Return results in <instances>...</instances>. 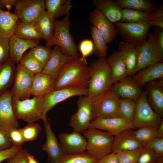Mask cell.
Masks as SVG:
<instances>
[{"label": "cell", "mask_w": 163, "mask_h": 163, "mask_svg": "<svg viewBox=\"0 0 163 163\" xmlns=\"http://www.w3.org/2000/svg\"><path fill=\"white\" fill-rule=\"evenodd\" d=\"M90 79L86 59H74L63 66L56 81L54 90L66 88H88Z\"/></svg>", "instance_id": "1"}, {"label": "cell", "mask_w": 163, "mask_h": 163, "mask_svg": "<svg viewBox=\"0 0 163 163\" xmlns=\"http://www.w3.org/2000/svg\"><path fill=\"white\" fill-rule=\"evenodd\" d=\"M70 17L69 13L60 20H54V33L46 46L51 48L57 45L63 54L76 59L81 57V55L78 53V46L70 33V27L72 24Z\"/></svg>", "instance_id": "2"}, {"label": "cell", "mask_w": 163, "mask_h": 163, "mask_svg": "<svg viewBox=\"0 0 163 163\" xmlns=\"http://www.w3.org/2000/svg\"><path fill=\"white\" fill-rule=\"evenodd\" d=\"M90 79L88 96L90 98L110 90L112 84L110 69L106 58H98L89 66Z\"/></svg>", "instance_id": "3"}, {"label": "cell", "mask_w": 163, "mask_h": 163, "mask_svg": "<svg viewBox=\"0 0 163 163\" xmlns=\"http://www.w3.org/2000/svg\"><path fill=\"white\" fill-rule=\"evenodd\" d=\"M13 111L16 119L28 123L42 120L44 109L43 95L21 100L12 97Z\"/></svg>", "instance_id": "4"}, {"label": "cell", "mask_w": 163, "mask_h": 163, "mask_svg": "<svg viewBox=\"0 0 163 163\" xmlns=\"http://www.w3.org/2000/svg\"><path fill=\"white\" fill-rule=\"evenodd\" d=\"M87 141L86 152L99 159L112 152L114 136L100 129L89 128L83 133Z\"/></svg>", "instance_id": "5"}, {"label": "cell", "mask_w": 163, "mask_h": 163, "mask_svg": "<svg viewBox=\"0 0 163 163\" xmlns=\"http://www.w3.org/2000/svg\"><path fill=\"white\" fill-rule=\"evenodd\" d=\"M91 99L92 108V120L97 118L118 117V107L119 98L110 90Z\"/></svg>", "instance_id": "6"}, {"label": "cell", "mask_w": 163, "mask_h": 163, "mask_svg": "<svg viewBox=\"0 0 163 163\" xmlns=\"http://www.w3.org/2000/svg\"><path fill=\"white\" fill-rule=\"evenodd\" d=\"M115 24L124 41L135 47L146 40L152 27L146 21L133 23L119 21Z\"/></svg>", "instance_id": "7"}, {"label": "cell", "mask_w": 163, "mask_h": 163, "mask_svg": "<svg viewBox=\"0 0 163 163\" xmlns=\"http://www.w3.org/2000/svg\"><path fill=\"white\" fill-rule=\"evenodd\" d=\"M146 96V91H142L135 101L136 109L132 123L138 128L150 126L158 128L163 119L152 110Z\"/></svg>", "instance_id": "8"}, {"label": "cell", "mask_w": 163, "mask_h": 163, "mask_svg": "<svg viewBox=\"0 0 163 163\" xmlns=\"http://www.w3.org/2000/svg\"><path fill=\"white\" fill-rule=\"evenodd\" d=\"M77 104V110L71 116L69 125L74 131L82 133L89 128L92 120L91 99L88 96H79Z\"/></svg>", "instance_id": "9"}, {"label": "cell", "mask_w": 163, "mask_h": 163, "mask_svg": "<svg viewBox=\"0 0 163 163\" xmlns=\"http://www.w3.org/2000/svg\"><path fill=\"white\" fill-rule=\"evenodd\" d=\"M34 75L19 63L17 64L13 84L10 90L12 98L21 100L30 98L32 95Z\"/></svg>", "instance_id": "10"}, {"label": "cell", "mask_w": 163, "mask_h": 163, "mask_svg": "<svg viewBox=\"0 0 163 163\" xmlns=\"http://www.w3.org/2000/svg\"><path fill=\"white\" fill-rule=\"evenodd\" d=\"M87 96L88 88H66L53 90L43 95L44 109L42 120L44 124L48 121L46 115L56 104L72 97Z\"/></svg>", "instance_id": "11"}, {"label": "cell", "mask_w": 163, "mask_h": 163, "mask_svg": "<svg viewBox=\"0 0 163 163\" xmlns=\"http://www.w3.org/2000/svg\"><path fill=\"white\" fill-rule=\"evenodd\" d=\"M137 64L135 73L140 70L160 62L156 51L153 32L149 31L147 39L136 47Z\"/></svg>", "instance_id": "12"}, {"label": "cell", "mask_w": 163, "mask_h": 163, "mask_svg": "<svg viewBox=\"0 0 163 163\" xmlns=\"http://www.w3.org/2000/svg\"><path fill=\"white\" fill-rule=\"evenodd\" d=\"M44 0H17L14 13L24 22H33L45 10Z\"/></svg>", "instance_id": "13"}, {"label": "cell", "mask_w": 163, "mask_h": 163, "mask_svg": "<svg viewBox=\"0 0 163 163\" xmlns=\"http://www.w3.org/2000/svg\"><path fill=\"white\" fill-rule=\"evenodd\" d=\"M135 128L132 123L118 117L94 119L91 121L88 128L100 129L114 136L125 130Z\"/></svg>", "instance_id": "14"}, {"label": "cell", "mask_w": 163, "mask_h": 163, "mask_svg": "<svg viewBox=\"0 0 163 163\" xmlns=\"http://www.w3.org/2000/svg\"><path fill=\"white\" fill-rule=\"evenodd\" d=\"M19 126L13 110L11 91L8 90L0 96V126L6 133Z\"/></svg>", "instance_id": "15"}, {"label": "cell", "mask_w": 163, "mask_h": 163, "mask_svg": "<svg viewBox=\"0 0 163 163\" xmlns=\"http://www.w3.org/2000/svg\"><path fill=\"white\" fill-rule=\"evenodd\" d=\"M63 154L71 155L85 152L87 141L81 133L73 131L70 133H61L59 136Z\"/></svg>", "instance_id": "16"}, {"label": "cell", "mask_w": 163, "mask_h": 163, "mask_svg": "<svg viewBox=\"0 0 163 163\" xmlns=\"http://www.w3.org/2000/svg\"><path fill=\"white\" fill-rule=\"evenodd\" d=\"M89 19L90 23L97 28L107 43L116 37L118 33L115 24L99 11L94 8L90 12Z\"/></svg>", "instance_id": "17"}, {"label": "cell", "mask_w": 163, "mask_h": 163, "mask_svg": "<svg viewBox=\"0 0 163 163\" xmlns=\"http://www.w3.org/2000/svg\"><path fill=\"white\" fill-rule=\"evenodd\" d=\"M110 90L119 98L134 101L138 99L142 91L141 87L131 77L128 76L113 84Z\"/></svg>", "instance_id": "18"}, {"label": "cell", "mask_w": 163, "mask_h": 163, "mask_svg": "<svg viewBox=\"0 0 163 163\" xmlns=\"http://www.w3.org/2000/svg\"><path fill=\"white\" fill-rule=\"evenodd\" d=\"M147 99L152 110L163 117V78L149 82L145 85Z\"/></svg>", "instance_id": "19"}, {"label": "cell", "mask_w": 163, "mask_h": 163, "mask_svg": "<svg viewBox=\"0 0 163 163\" xmlns=\"http://www.w3.org/2000/svg\"><path fill=\"white\" fill-rule=\"evenodd\" d=\"M46 141L42 145V149L47 154L49 163H57L63 153L59 142L52 130L49 121L44 124Z\"/></svg>", "instance_id": "20"}, {"label": "cell", "mask_w": 163, "mask_h": 163, "mask_svg": "<svg viewBox=\"0 0 163 163\" xmlns=\"http://www.w3.org/2000/svg\"><path fill=\"white\" fill-rule=\"evenodd\" d=\"M74 59L72 57L63 54L59 46H54L52 55L41 72L50 75L56 80L64 64Z\"/></svg>", "instance_id": "21"}, {"label": "cell", "mask_w": 163, "mask_h": 163, "mask_svg": "<svg viewBox=\"0 0 163 163\" xmlns=\"http://www.w3.org/2000/svg\"><path fill=\"white\" fill-rule=\"evenodd\" d=\"M131 129L125 130L114 136L112 152L115 154L121 152L141 149L143 146L136 139Z\"/></svg>", "instance_id": "22"}, {"label": "cell", "mask_w": 163, "mask_h": 163, "mask_svg": "<svg viewBox=\"0 0 163 163\" xmlns=\"http://www.w3.org/2000/svg\"><path fill=\"white\" fill-rule=\"evenodd\" d=\"M10 59L15 64L19 63L24 53L39 45L40 40H27L13 35L9 39Z\"/></svg>", "instance_id": "23"}, {"label": "cell", "mask_w": 163, "mask_h": 163, "mask_svg": "<svg viewBox=\"0 0 163 163\" xmlns=\"http://www.w3.org/2000/svg\"><path fill=\"white\" fill-rule=\"evenodd\" d=\"M131 78L140 87L163 78V62H157L142 69Z\"/></svg>", "instance_id": "24"}, {"label": "cell", "mask_w": 163, "mask_h": 163, "mask_svg": "<svg viewBox=\"0 0 163 163\" xmlns=\"http://www.w3.org/2000/svg\"><path fill=\"white\" fill-rule=\"evenodd\" d=\"M95 9L100 12L112 23L120 21L122 17V8L113 0H93Z\"/></svg>", "instance_id": "25"}, {"label": "cell", "mask_w": 163, "mask_h": 163, "mask_svg": "<svg viewBox=\"0 0 163 163\" xmlns=\"http://www.w3.org/2000/svg\"><path fill=\"white\" fill-rule=\"evenodd\" d=\"M106 62L110 69L112 85L128 76L125 63L118 51H113L106 58Z\"/></svg>", "instance_id": "26"}, {"label": "cell", "mask_w": 163, "mask_h": 163, "mask_svg": "<svg viewBox=\"0 0 163 163\" xmlns=\"http://www.w3.org/2000/svg\"><path fill=\"white\" fill-rule=\"evenodd\" d=\"M56 81L50 75L41 72L34 74L31 90L32 95H44L54 90Z\"/></svg>", "instance_id": "27"}, {"label": "cell", "mask_w": 163, "mask_h": 163, "mask_svg": "<svg viewBox=\"0 0 163 163\" xmlns=\"http://www.w3.org/2000/svg\"><path fill=\"white\" fill-rule=\"evenodd\" d=\"M118 51L125 63L128 76L132 77L135 74L137 64L136 47L126 42L121 41L118 43Z\"/></svg>", "instance_id": "28"}, {"label": "cell", "mask_w": 163, "mask_h": 163, "mask_svg": "<svg viewBox=\"0 0 163 163\" xmlns=\"http://www.w3.org/2000/svg\"><path fill=\"white\" fill-rule=\"evenodd\" d=\"M18 18L15 13L0 9V37L9 39L14 34Z\"/></svg>", "instance_id": "29"}, {"label": "cell", "mask_w": 163, "mask_h": 163, "mask_svg": "<svg viewBox=\"0 0 163 163\" xmlns=\"http://www.w3.org/2000/svg\"><path fill=\"white\" fill-rule=\"evenodd\" d=\"M16 71L15 63L10 59L0 65V96L12 87Z\"/></svg>", "instance_id": "30"}, {"label": "cell", "mask_w": 163, "mask_h": 163, "mask_svg": "<svg viewBox=\"0 0 163 163\" xmlns=\"http://www.w3.org/2000/svg\"><path fill=\"white\" fill-rule=\"evenodd\" d=\"M46 11L54 19L70 13L72 7L71 0H46Z\"/></svg>", "instance_id": "31"}, {"label": "cell", "mask_w": 163, "mask_h": 163, "mask_svg": "<svg viewBox=\"0 0 163 163\" xmlns=\"http://www.w3.org/2000/svg\"><path fill=\"white\" fill-rule=\"evenodd\" d=\"M54 19L45 10L34 21L43 39L47 43L52 37L54 31Z\"/></svg>", "instance_id": "32"}, {"label": "cell", "mask_w": 163, "mask_h": 163, "mask_svg": "<svg viewBox=\"0 0 163 163\" xmlns=\"http://www.w3.org/2000/svg\"><path fill=\"white\" fill-rule=\"evenodd\" d=\"M115 2L122 9L152 13L158 8L157 4L150 0H117Z\"/></svg>", "instance_id": "33"}, {"label": "cell", "mask_w": 163, "mask_h": 163, "mask_svg": "<svg viewBox=\"0 0 163 163\" xmlns=\"http://www.w3.org/2000/svg\"><path fill=\"white\" fill-rule=\"evenodd\" d=\"M14 35L27 40L43 39L42 36L33 22H24L18 21Z\"/></svg>", "instance_id": "34"}, {"label": "cell", "mask_w": 163, "mask_h": 163, "mask_svg": "<svg viewBox=\"0 0 163 163\" xmlns=\"http://www.w3.org/2000/svg\"><path fill=\"white\" fill-rule=\"evenodd\" d=\"M90 32L94 46L92 54L96 56L98 58H106L107 54V43L94 26H91Z\"/></svg>", "instance_id": "35"}, {"label": "cell", "mask_w": 163, "mask_h": 163, "mask_svg": "<svg viewBox=\"0 0 163 163\" xmlns=\"http://www.w3.org/2000/svg\"><path fill=\"white\" fill-rule=\"evenodd\" d=\"M135 109V101L126 98H119L118 107L119 117L132 123Z\"/></svg>", "instance_id": "36"}, {"label": "cell", "mask_w": 163, "mask_h": 163, "mask_svg": "<svg viewBox=\"0 0 163 163\" xmlns=\"http://www.w3.org/2000/svg\"><path fill=\"white\" fill-rule=\"evenodd\" d=\"M99 159L86 152L63 154L57 163H97Z\"/></svg>", "instance_id": "37"}, {"label": "cell", "mask_w": 163, "mask_h": 163, "mask_svg": "<svg viewBox=\"0 0 163 163\" xmlns=\"http://www.w3.org/2000/svg\"><path fill=\"white\" fill-rule=\"evenodd\" d=\"M157 129L152 126L142 127L133 131V133L136 139L144 146L158 137Z\"/></svg>", "instance_id": "38"}, {"label": "cell", "mask_w": 163, "mask_h": 163, "mask_svg": "<svg viewBox=\"0 0 163 163\" xmlns=\"http://www.w3.org/2000/svg\"><path fill=\"white\" fill-rule=\"evenodd\" d=\"M151 13L129 9H122V17L120 21L133 23L146 21Z\"/></svg>", "instance_id": "39"}, {"label": "cell", "mask_w": 163, "mask_h": 163, "mask_svg": "<svg viewBox=\"0 0 163 163\" xmlns=\"http://www.w3.org/2000/svg\"><path fill=\"white\" fill-rule=\"evenodd\" d=\"M19 62L21 66L34 75L41 72L43 69L30 51L24 54Z\"/></svg>", "instance_id": "40"}, {"label": "cell", "mask_w": 163, "mask_h": 163, "mask_svg": "<svg viewBox=\"0 0 163 163\" xmlns=\"http://www.w3.org/2000/svg\"><path fill=\"white\" fill-rule=\"evenodd\" d=\"M30 51L43 68L50 59L53 49L46 46L38 45L31 49Z\"/></svg>", "instance_id": "41"}, {"label": "cell", "mask_w": 163, "mask_h": 163, "mask_svg": "<svg viewBox=\"0 0 163 163\" xmlns=\"http://www.w3.org/2000/svg\"><path fill=\"white\" fill-rule=\"evenodd\" d=\"M25 142L36 140L41 132L42 127L35 122L28 123L25 127L21 129Z\"/></svg>", "instance_id": "42"}, {"label": "cell", "mask_w": 163, "mask_h": 163, "mask_svg": "<svg viewBox=\"0 0 163 163\" xmlns=\"http://www.w3.org/2000/svg\"><path fill=\"white\" fill-rule=\"evenodd\" d=\"M141 149L121 152L116 155L119 163H136Z\"/></svg>", "instance_id": "43"}, {"label": "cell", "mask_w": 163, "mask_h": 163, "mask_svg": "<svg viewBox=\"0 0 163 163\" xmlns=\"http://www.w3.org/2000/svg\"><path fill=\"white\" fill-rule=\"evenodd\" d=\"M159 157L150 148L144 146L141 149L136 163H154Z\"/></svg>", "instance_id": "44"}, {"label": "cell", "mask_w": 163, "mask_h": 163, "mask_svg": "<svg viewBox=\"0 0 163 163\" xmlns=\"http://www.w3.org/2000/svg\"><path fill=\"white\" fill-rule=\"evenodd\" d=\"M152 32L159 60L160 62H163V29L155 27Z\"/></svg>", "instance_id": "45"}, {"label": "cell", "mask_w": 163, "mask_h": 163, "mask_svg": "<svg viewBox=\"0 0 163 163\" xmlns=\"http://www.w3.org/2000/svg\"><path fill=\"white\" fill-rule=\"evenodd\" d=\"M6 133L13 146H22L25 142L21 129L12 128Z\"/></svg>", "instance_id": "46"}, {"label": "cell", "mask_w": 163, "mask_h": 163, "mask_svg": "<svg viewBox=\"0 0 163 163\" xmlns=\"http://www.w3.org/2000/svg\"><path fill=\"white\" fill-rule=\"evenodd\" d=\"M10 59L9 39L0 37V65L5 64Z\"/></svg>", "instance_id": "47"}, {"label": "cell", "mask_w": 163, "mask_h": 163, "mask_svg": "<svg viewBox=\"0 0 163 163\" xmlns=\"http://www.w3.org/2000/svg\"><path fill=\"white\" fill-rule=\"evenodd\" d=\"M94 47V43L91 40L86 39L82 40L80 42L78 47L82 59H86L87 56L92 54Z\"/></svg>", "instance_id": "48"}, {"label": "cell", "mask_w": 163, "mask_h": 163, "mask_svg": "<svg viewBox=\"0 0 163 163\" xmlns=\"http://www.w3.org/2000/svg\"><path fill=\"white\" fill-rule=\"evenodd\" d=\"M145 146L150 148L159 157L163 156V138L157 137Z\"/></svg>", "instance_id": "49"}, {"label": "cell", "mask_w": 163, "mask_h": 163, "mask_svg": "<svg viewBox=\"0 0 163 163\" xmlns=\"http://www.w3.org/2000/svg\"><path fill=\"white\" fill-rule=\"evenodd\" d=\"M29 153L25 149H22L14 155L8 159L6 163H27Z\"/></svg>", "instance_id": "50"}, {"label": "cell", "mask_w": 163, "mask_h": 163, "mask_svg": "<svg viewBox=\"0 0 163 163\" xmlns=\"http://www.w3.org/2000/svg\"><path fill=\"white\" fill-rule=\"evenodd\" d=\"M22 149V146H13L9 149L0 150V163L13 157Z\"/></svg>", "instance_id": "51"}, {"label": "cell", "mask_w": 163, "mask_h": 163, "mask_svg": "<svg viewBox=\"0 0 163 163\" xmlns=\"http://www.w3.org/2000/svg\"><path fill=\"white\" fill-rule=\"evenodd\" d=\"M13 146L7 133L0 126V150H5Z\"/></svg>", "instance_id": "52"}, {"label": "cell", "mask_w": 163, "mask_h": 163, "mask_svg": "<svg viewBox=\"0 0 163 163\" xmlns=\"http://www.w3.org/2000/svg\"><path fill=\"white\" fill-rule=\"evenodd\" d=\"M97 163H119L116 154L111 152L99 159Z\"/></svg>", "instance_id": "53"}, {"label": "cell", "mask_w": 163, "mask_h": 163, "mask_svg": "<svg viewBox=\"0 0 163 163\" xmlns=\"http://www.w3.org/2000/svg\"><path fill=\"white\" fill-rule=\"evenodd\" d=\"M146 21L152 26H153L163 29V16L154 18Z\"/></svg>", "instance_id": "54"}, {"label": "cell", "mask_w": 163, "mask_h": 163, "mask_svg": "<svg viewBox=\"0 0 163 163\" xmlns=\"http://www.w3.org/2000/svg\"><path fill=\"white\" fill-rule=\"evenodd\" d=\"M16 1L17 0H0L3 7L9 10L15 6Z\"/></svg>", "instance_id": "55"}, {"label": "cell", "mask_w": 163, "mask_h": 163, "mask_svg": "<svg viewBox=\"0 0 163 163\" xmlns=\"http://www.w3.org/2000/svg\"><path fill=\"white\" fill-rule=\"evenodd\" d=\"M158 137L163 138V120L160 123L157 129Z\"/></svg>", "instance_id": "56"}, {"label": "cell", "mask_w": 163, "mask_h": 163, "mask_svg": "<svg viewBox=\"0 0 163 163\" xmlns=\"http://www.w3.org/2000/svg\"><path fill=\"white\" fill-rule=\"evenodd\" d=\"M27 163H39L34 156L29 153L27 156Z\"/></svg>", "instance_id": "57"}, {"label": "cell", "mask_w": 163, "mask_h": 163, "mask_svg": "<svg viewBox=\"0 0 163 163\" xmlns=\"http://www.w3.org/2000/svg\"><path fill=\"white\" fill-rule=\"evenodd\" d=\"M154 163H163V156L159 157Z\"/></svg>", "instance_id": "58"}, {"label": "cell", "mask_w": 163, "mask_h": 163, "mask_svg": "<svg viewBox=\"0 0 163 163\" xmlns=\"http://www.w3.org/2000/svg\"><path fill=\"white\" fill-rule=\"evenodd\" d=\"M3 8L1 4V3L0 2V9H2V8Z\"/></svg>", "instance_id": "59"}, {"label": "cell", "mask_w": 163, "mask_h": 163, "mask_svg": "<svg viewBox=\"0 0 163 163\" xmlns=\"http://www.w3.org/2000/svg\"></svg>", "instance_id": "60"}]
</instances>
